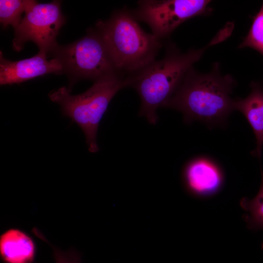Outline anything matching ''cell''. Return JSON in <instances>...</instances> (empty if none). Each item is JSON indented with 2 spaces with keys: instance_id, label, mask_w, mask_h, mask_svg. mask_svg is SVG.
I'll use <instances>...</instances> for the list:
<instances>
[{
  "instance_id": "obj_1",
  "label": "cell",
  "mask_w": 263,
  "mask_h": 263,
  "mask_svg": "<svg viewBox=\"0 0 263 263\" xmlns=\"http://www.w3.org/2000/svg\"><path fill=\"white\" fill-rule=\"evenodd\" d=\"M229 36L222 29L205 47L191 49L182 53L170 42L165 45L163 57L155 60L140 71L126 77L128 87L133 88L141 99L139 115L145 117L151 124L158 120L157 110L164 107L176 91L193 64L205 52Z\"/></svg>"
},
{
  "instance_id": "obj_2",
  "label": "cell",
  "mask_w": 263,
  "mask_h": 263,
  "mask_svg": "<svg viewBox=\"0 0 263 263\" xmlns=\"http://www.w3.org/2000/svg\"><path fill=\"white\" fill-rule=\"evenodd\" d=\"M235 84L231 75L221 74L218 63L207 74L192 67L164 107L181 112L187 124L199 121L210 127L222 126L234 110L230 94Z\"/></svg>"
},
{
  "instance_id": "obj_3",
  "label": "cell",
  "mask_w": 263,
  "mask_h": 263,
  "mask_svg": "<svg viewBox=\"0 0 263 263\" xmlns=\"http://www.w3.org/2000/svg\"><path fill=\"white\" fill-rule=\"evenodd\" d=\"M95 29L107 49L116 70L132 75L156 60L163 41L144 31L131 11H115L106 20L97 21Z\"/></svg>"
},
{
  "instance_id": "obj_4",
  "label": "cell",
  "mask_w": 263,
  "mask_h": 263,
  "mask_svg": "<svg viewBox=\"0 0 263 263\" xmlns=\"http://www.w3.org/2000/svg\"><path fill=\"white\" fill-rule=\"evenodd\" d=\"M127 87L126 77L114 73L95 80L93 86L81 94L71 95L68 88L62 87L51 92L49 97L60 106L64 115L81 129L89 151L96 152L99 150L96 141L99 124L113 96Z\"/></svg>"
},
{
  "instance_id": "obj_5",
  "label": "cell",
  "mask_w": 263,
  "mask_h": 263,
  "mask_svg": "<svg viewBox=\"0 0 263 263\" xmlns=\"http://www.w3.org/2000/svg\"><path fill=\"white\" fill-rule=\"evenodd\" d=\"M57 58L70 79V89L82 79L94 81L118 73L101 37L95 29H89L81 38L64 46L57 45L51 53ZM71 92V91H70Z\"/></svg>"
},
{
  "instance_id": "obj_6",
  "label": "cell",
  "mask_w": 263,
  "mask_h": 263,
  "mask_svg": "<svg viewBox=\"0 0 263 263\" xmlns=\"http://www.w3.org/2000/svg\"><path fill=\"white\" fill-rule=\"evenodd\" d=\"M65 19L60 1L41 3L31 0L21 22L14 29L13 49L19 52L25 43L31 41L39 52L51 53L58 45L56 38Z\"/></svg>"
},
{
  "instance_id": "obj_7",
  "label": "cell",
  "mask_w": 263,
  "mask_h": 263,
  "mask_svg": "<svg viewBox=\"0 0 263 263\" xmlns=\"http://www.w3.org/2000/svg\"><path fill=\"white\" fill-rule=\"evenodd\" d=\"M210 2L207 0H141L131 11L137 21L150 26L153 35L164 40L187 20L209 14Z\"/></svg>"
},
{
  "instance_id": "obj_8",
  "label": "cell",
  "mask_w": 263,
  "mask_h": 263,
  "mask_svg": "<svg viewBox=\"0 0 263 263\" xmlns=\"http://www.w3.org/2000/svg\"><path fill=\"white\" fill-rule=\"evenodd\" d=\"M182 179L187 192L198 198H207L218 193L224 187L225 175L221 166L207 156L190 160L183 168Z\"/></svg>"
},
{
  "instance_id": "obj_9",
  "label": "cell",
  "mask_w": 263,
  "mask_h": 263,
  "mask_svg": "<svg viewBox=\"0 0 263 263\" xmlns=\"http://www.w3.org/2000/svg\"><path fill=\"white\" fill-rule=\"evenodd\" d=\"M47 56L38 52L30 58L13 61L5 59L0 51V84H19L48 74H63L59 60L55 57L49 60Z\"/></svg>"
},
{
  "instance_id": "obj_10",
  "label": "cell",
  "mask_w": 263,
  "mask_h": 263,
  "mask_svg": "<svg viewBox=\"0 0 263 263\" xmlns=\"http://www.w3.org/2000/svg\"><path fill=\"white\" fill-rule=\"evenodd\" d=\"M251 92L245 98L234 100V110L243 114L251 127L256 140V147L251 154L260 159L263 148V88L252 82Z\"/></svg>"
},
{
  "instance_id": "obj_11",
  "label": "cell",
  "mask_w": 263,
  "mask_h": 263,
  "mask_svg": "<svg viewBox=\"0 0 263 263\" xmlns=\"http://www.w3.org/2000/svg\"><path fill=\"white\" fill-rule=\"evenodd\" d=\"M0 254L5 263H32L36 254L35 244L25 232L11 228L0 235Z\"/></svg>"
},
{
  "instance_id": "obj_12",
  "label": "cell",
  "mask_w": 263,
  "mask_h": 263,
  "mask_svg": "<svg viewBox=\"0 0 263 263\" xmlns=\"http://www.w3.org/2000/svg\"><path fill=\"white\" fill-rule=\"evenodd\" d=\"M241 207L246 212L242 218L247 227L256 231L263 229V172L261 170V182L257 195L252 199L242 198Z\"/></svg>"
},
{
  "instance_id": "obj_13",
  "label": "cell",
  "mask_w": 263,
  "mask_h": 263,
  "mask_svg": "<svg viewBox=\"0 0 263 263\" xmlns=\"http://www.w3.org/2000/svg\"><path fill=\"white\" fill-rule=\"evenodd\" d=\"M31 0H0V22L3 27L16 28L21 22Z\"/></svg>"
},
{
  "instance_id": "obj_14",
  "label": "cell",
  "mask_w": 263,
  "mask_h": 263,
  "mask_svg": "<svg viewBox=\"0 0 263 263\" xmlns=\"http://www.w3.org/2000/svg\"><path fill=\"white\" fill-rule=\"evenodd\" d=\"M249 47L263 56V4L253 18L249 31L239 48Z\"/></svg>"
},
{
  "instance_id": "obj_15",
  "label": "cell",
  "mask_w": 263,
  "mask_h": 263,
  "mask_svg": "<svg viewBox=\"0 0 263 263\" xmlns=\"http://www.w3.org/2000/svg\"><path fill=\"white\" fill-rule=\"evenodd\" d=\"M56 263H81L79 254L74 250L63 252L53 247Z\"/></svg>"
},
{
  "instance_id": "obj_16",
  "label": "cell",
  "mask_w": 263,
  "mask_h": 263,
  "mask_svg": "<svg viewBox=\"0 0 263 263\" xmlns=\"http://www.w3.org/2000/svg\"><path fill=\"white\" fill-rule=\"evenodd\" d=\"M261 247H262V248L263 249V242H262L261 244Z\"/></svg>"
}]
</instances>
